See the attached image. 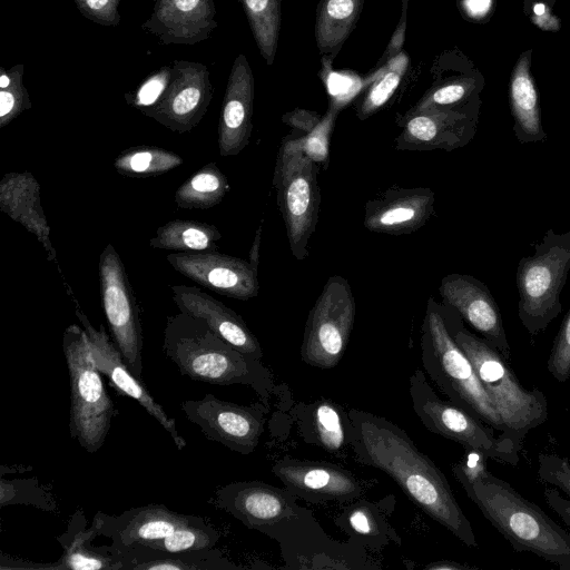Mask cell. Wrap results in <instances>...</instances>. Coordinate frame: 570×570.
Instances as JSON below:
<instances>
[{
    "instance_id": "d6986e66",
    "label": "cell",
    "mask_w": 570,
    "mask_h": 570,
    "mask_svg": "<svg viewBox=\"0 0 570 570\" xmlns=\"http://www.w3.org/2000/svg\"><path fill=\"white\" fill-rule=\"evenodd\" d=\"M433 82L410 109H458L481 100L484 77L460 49L453 48L439 55L431 68Z\"/></svg>"
},
{
    "instance_id": "484cf974",
    "label": "cell",
    "mask_w": 570,
    "mask_h": 570,
    "mask_svg": "<svg viewBox=\"0 0 570 570\" xmlns=\"http://www.w3.org/2000/svg\"><path fill=\"white\" fill-rule=\"evenodd\" d=\"M393 508V497L377 502L357 499L345 507L334 522L355 544L380 550L391 542L401 543L397 532L389 522V513Z\"/></svg>"
},
{
    "instance_id": "44dd1931",
    "label": "cell",
    "mask_w": 570,
    "mask_h": 570,
    "mask_svg": "<svg viewBox=\"0 0 570 570\" xmlns=\"http://www.w3.org/2000/svg\"><path fill=\"white\" fill-rule=\"evenodd\" d=\"M435 194L428 187H391L368 200L364 227L373 233L407 235L423 227L434 215Z\"/></svg>"
},
{
    "instance_id": "6da1fadb",
    "label": "cell",
    "mask_w": 570,
    "mask_h": 570,
    "mask_svg": "<svg viewBox=\"0 0 570 570\" xmlns=\"http://www.w3.org/2000/svg\"><path fill=\"white\" fill-rule=\"evenodd\" d=\"M355 459L389 475L423 512L468 547H476L472 524L444 473L419 450L409 434L386 417L348 410Z\"/></svg>"
},
{
    "instance_id": "ffe728a7",
    "label": "cell",
    "mask_w": 570,
    "mask_h": 570,
    "mask_svg": "<svg viewBox=\"0 0 570 570\" xmlns=\"http://www.w3.org/2000/svg\"><path fill=\"white\" fill-rule=\"evenodd\" d=\"M196 517L176 513L163 504H148L129 509L119 515L97 512L92 521L99 535L111 539L110 546L101 547L114 554L171 534Z\"/></svg>"
},
{
    "instance_id": "e0dca14e",
    "label": "cell",
    "mask_w": 570,
    "mask_h": 570,
    "mask_svg": "<svg viewBox=\"0 0 570 570\" xmlns=\"http://www.w3.org/2000/svg\"><path fill=\"white\" fill-rule=\"evenodd\" d=\"M439 293L445 306L454 309L491 346L511 360L500 308L484 283L471 275L453 273L441 279Z\"/></svg>"
},
{
    "instance_id": "8fae6325",
    "label": "cell",
    "mask_w": 570,
    "mask_h": 570,
    "mask_svg": "<svg viewBox=\"0 0 570 570\" xmlns=\"http://www.w3.org/2000/svg\"><path fill=\"white\" fill-rule=\"evenodd\" d=\"M355 298L347 279L331 276L308 313L301 358L313 367L328 370L342 360L355 320Z\"/></svg>"
},
{
    "instance_id": "8992f818",
    "label": "cell",
    "mask_w": 570,
    "mask_h": 570,
    "mask_svg": "<svg viewBox=\"0 0 570 570\" xmlns=\"http://www.w3.org/2000/svg\"><path fill=\"white\" fill-rule=\"evenodd\" d=\"M297 497L285 487L262 481H236L215 492V504L246 528L276 540L283 553L293 551L322 535L309 510L298 505Z\"/></svg>"
},
{
    "instance_id": "5bb4252c",
    "label": "cell",
    "mask_w": 570,
    "mask_h": 570,
    "mask_svg": "<svg viewBox=\"0 0 570 570\" xmlns=\"http://www.w3.org/2000/svg\"><path fill=\"white\" fill-rule=\"evenodd\" d=\"M481 105L482 101L458 109H409L396 119L402 130L395 138V148L452 151L464 147L476 132Z\"/></svg>"
},
{
    "instance_id": "ab89813d",
    "label": "cell",
    "mask_w": 570,
    "mask_h": 570,
    "mask_svg": "<svg viewBox=\"0 0 570 570\" xmlns=\"http://www.w3.org/2000/svg\"><path fill=\"white\" fill-rule=\"evenodd\" d=\"M538 476L570 498V461L554 453L538 456Z\"/></svg>"
},
{
    "instance_id": "b9f144b4",
    "label": "cell",
    "mask_w": 570,
    "mask_h": 570,
    "mask_svg": "<svg viewBox=\"0 0 570 570\" xmlns=\"http://www.w3.org/2000/svg\"><path fill=\"white\" fill-rule=\"evenodd\" d=\"M495 0H458L462 17L471 22L485 23L494 12Z\"/></svg>"
},
{
    "instance_id": "1f68e13d",
    "label": "cell",
    "mask_w": 570,
    "mask_h": 570,
    "mask_svg": "<svg viewBox=\"0 0 570 570\" xmlns=\"http://www.w3.org/2000/svg\"><path fill=\"white\" fill-rule=\"evenodd\" d=\"M225 174L212 161L185 180L175 193V203L181 209H208L218 205L229 191Z\"/></svg>"
},
{
    "instance_id": "30bf717a",
    "label": "cell",
    "mask_w": 570,
    "mask_h": 570,
    "mask_svg": "<svg viewBox=\"0 0 570 570\" xmlns=\"http://www.w3.org/2000/svg\"><path fill=\"white\" fill-rule=\"evenodd\" d=\"M409 393L414 413L430 432L463 448L476 449L495 461L518 464L521 450L511 440L495 436V430L484 422L451 401L440 399L420 368L409 379Z\"/></svg>"
},
{
    "instance_id": "ee69618b",
    "label": "cell",
    "mask_w": 570,
    "mask_h": 570,
    "mask_svg": "<svg viewBox=\"0 0 570 570\" xmlns=\"http://www.w3.org/2000/svg\"><path fill=\"white\" fill-rule=\"evenodd\" d=\"M322 115L307 109L295 108L282 116V121L303 135L312 132L322 120Z\"/></svg>"
},
{
    "instance_id": "7a4b0ae2",
    "label": "cell",
    "mask_w": 570,
    "mask_h": 570,
    "mask_svg": "<svg viewBox=\"0 0 570 570\" xmlns=\"http://www.w3.org/2000/svg\"><path fill=\"white\" fill-rule=\"evenodd\" d=\"M163 350L194 381L250 386L267 406L275 394L273 374L262 360L239 352L197 317L183 312L168 316Z\"/></svg>"
},
{
    "instance_id": "7402d4cb",
    "label": "cell",
    "mask_w": 570,
    "mask_h": 570,
    "mask_svg": "<svg viewBox=\"0 0 570 570\" xmlns=\"http://www.w3.org/2000/svg\"><path fill=\"white\" fill-rule=\"evenodd\" d=\"M170 288L179 312L202 320L215 335L239 352L263 358L258 340L240 315L196 286L174 285Z\"/></svg>"
},
{
    "instance_id": "4fadbf2b",
    "label": "cell",
    "mask_w": 570,
    "mask_h": 570,
    "mask_svg": "<svg viewBox=\"0 0 570 570\" xmlns=\"http://www.w3.org/2000/svg\"><path fill=\"white\" fill-rule=\"evenodd\" d=\"M180 407L207 439L244 455L257 448L268 412V406L262 400L250 405H239L213 394H206L200 400L184 401Z\"/></svg>"
},
{
    "instance_id": "f546056e",
    "label": "cell",
    "mask_w": 570,
    "mask_h": 570,
    "mask_svg": "<svg viewBox=\"0 0 570 570\" xmlns=\"http://www.w3.org/2000/svg\"><path fill=\"white\" fill-rule=\"evenodd\" d=\"M364 0H320L316 8L315 41L321 56L334 59L354 30Z\"/></svg>"
},
{
    "instance_id": "5b68a950",
    "label": "cell",
    "mask_w": 570,
    "mask_h": 570,
    "mask_svg": "<svg viewBox=\"0 0 570 570\" xmlns=\"http://www.w3.org/2000/svg\"><path fill=\"white\" fill-rule=\"evenodd\" d=\"M420 346L425 373L449 401L503 434L501 419L471 361L451 334L445 305L433 297L428 299Z\"/></svg>"
},
{
    "instance_id": "f907efd6",
    "label": "cell",
    "mask_w": 570,
    "mask_h": 570,
    "mask_svg": "<svg viewBox=\"0 0 570 570\" xmlns=\"http://www.w3.org/2000/svg\"><path fill=\"white\" fill-rule=\"evenodd\" d=\"M175 7L183 12L194 10L200 2V0H174Z\"/></svg>"
},
{
    "instance_id": "603a6c76",
    "label": "cell",
    "mask_w": 570,
    "mask_h": 570,
    "mask_svg": "<svg viewBox=\"0 0 570 570\" xmlns=\"http://www.w3.org/2000/svg\"><path fill=\"white\" fill-rule=\"evenodd\" d=\"M254 78L240 55L227 86L218 126V149L223 157L237 156L247 147L253 130Z\"/></svg>"
},
{
    "instance_id": "3957f363",
    "label": "cell",
    "mask_w": 570,
    "mask_h": 570,
    "mask_svg": "<svg viewBox=\"0 0 570 570\" xmlns=\"http://www.w3.org/2000/svg\"><path fill=\"white\" fill-rule=\"evenodd\" d=\"M460 484L517 552H530L561 570H570V531L559 525L540 507L490 471L474 482Z\"/></svg>"
},
{
    "instance_id": "52a82bcc",
    "label": "cell",
    "mask_w": 570,
    "mask_h": 570,
    "mask_svg": "<svg viewBox=\"0 0 570 570\" xmlns=\"http://www.w3.org/2000/svg\"><path fill=\"white\" fill-rule=\"evenodd\" d=\"M62 350L70 379V435L87 452L95 453L106 441L115 407L85 328L69 325L62 335Z\"/></svg>"
},
{
    "instance_id": "f5cc1de1",
    "label": "cell",
    "mask_w": 570,
    "mask_h": 570,
    "mask_svg": "<svg viewBox=\"0 0 570 570\" xmlns=\"http://www.w3.org/2000/svg\"><path fill=\"white\" fill-rule=\"evenodd\" d=\"M10 82H11V80H10V78L8 76L2 75L0 77V87H1V89L8 88L10 86Z\"/></svg>"
},
{
    "instance_id": "8d00e7d4",
    "label": "cell",
    "mask_w": 570,
    "mask_h": 570,
    "mask_svg": "<svg viewBox=\"0 0 570 570\" xmlns=\"http://www.w3.org/2000/svg\"><path fill=\"white\" fill-rule=\"evenodd\" d=\"M1 508L8 504H30L45 511H55L57 504L50 492L36 478L4 480L1 478Z\"/></svg>"
},
{
    "instance_id": "74e56055",
    "label": "cell",
    "mask_w": 570,
    "mask_h": 570,
    "mask_svg": "<svg viewBox=\"0 0 570 570\" xmlns=\"http://www.w3.org/2000/svg\"><path fill=\"white\" fill-rule=\"evenodd\" d=\"M342 106L337 100H333L315 129L298 137L305 154L324 168L328 165L330 139Z\"/></svg>"
},
{
    "instance_id": "681fc988",
    "label": "cell",
    "mask_w": 570,
    "mask_h": 570,
    "mask_svg": "<svg viewBox=\"0 0 570 570\" xmlns=\"http://www.w3.org/2000/svg\"><path fill=\"white\" fill-rule=\"evenodd\" d=\"M261 238H262V224L258 226L254 242L252 245V248L249 250V264L253 266L254 269L257 271L258 268V261H259V246H261Z\"/></svg>"
},
{
    "instance_id": "d590c367",
    "label": "cell",
    "mask_w": 570,
    "mask_h": 570,
    "mask_svg": "<svg viewBox=\"0 0 570 570\" xmlns=\"http://www.w3.org/2000/svg\"><path fill=\"white\" fill-rule=\"evenodd\" d=\"M219 537L215 527L197 515L194 521L178 528L171 534L141 544L168 552L197 551L214 548Z\"/></svg>"
},
{
    "instance_id": "2e32d148",
    "label": "cell",
    "mask_w": 570,
    "mask_h": 570,
    "mask_svg": "<svg viewBox=\"0 0 570 570\" xmlns=\"http://www.w3.org/2000/svg\"><path fill=\"white\" fill-rule=\"evenodd\" d=\"M166 258L176 272L220 295L240 301L258 295L257 271L245 259L216 250L176 252Z\"/></svg>"
},
{
    "instance_id": "e575fe53",
    "label": "cell",
    "mask_w": 570,
    "mask_h": 570,
    "mask_svg": "<svg viewBox=\"0 0 570 570\" xmlns=\"http://www.w3.org/2000/svg\"><path fill=\"white\" fill-rule=\"evenodd\" d=\"M183 164V158L156 146H136L124 150L114 161L122 176L146 178L165 174Z\"/></svg>"
},
{
    "instance_id": "d4e9b609",
    "label": "cell",
    "mask_w": 570,
    "mask_h": 570,
    "mask_svg": "<svg viewBox=\"0 0 570 570\" xmlns=\"http://www.w3.org/2000/svg\"><path fill=\"white\" fill-rule=\"evenodd\" d=\"M532 49L518 57L509 79V105L513 132L520 144L544 141L539 95L531 73Z\"/></svg>"
},
{
    "instance_id": "60d3db41",
    "label": "cell",
    "mask_w": 570,
    "mask_h": 570,
    "mask_svg": "<svg viewBox=\"0 0 570 570\" xmlns=\"http://www.w3.org/2000/svg\"><path fill=\"white\" fill-rule=\"evenodd\" d=\"M465 456L452 465L455 479L461 482H474L489 473L488 456L473 448H464Z\"/></svg>"
},
{
    "instance_id": "83f0119b",
    "label": "cell",
    "mask_w": 570,
    "mask_h": 570,
    "mask_svg": "<svg viewBox=\"0 0 570 570\" xmlns=\"http://www.w3.org/2000/svg\"><path fill=\"white\" fill-rule=\"evenodd\" d=\"M112 556L121 570H234L239 569L220 550L168 552L137 544Z\"/></svg>"
},
{
    "instance_id": "ba28073f",
    "label": "cell",
    "mask_w": 570,
    "mask_h": 570,
    "mask_svg": "<svg viewBox=\"0 0 570 570\" xmlns=\"http://www.w3.org/2000/svg\"><path fill=\"white\" fill-rule=\"evenodd\" d=\"M534 252L517 267L518 316L533 337L543 332L562 311L561 292L570 272V230L548 229Z\"/></svg>"
},
{
    "instance_id": "cb8c5ba5",
    "label": "cell",
    "mask_w": 570,
    "mask_h": 570,
    "mask_svg": "<svg viewBox=\"0 0 570 570\" xmlns=\"http://www.w3.org/2000/svg\"><path fill=\"white\" fill-rule=\"evenodd\" d=\"M0 210L33 234L47 252L56 258L50 240V228L40 203V185L29 173H7L0 180Z\"/></svg>"
},
{
    "instance_id": "f6af8a7d",
    "label": "cell",
    "mask_w": 570,
    "mask_h": 570,
    "mask_svg": "<svg viewBox=\"0 0 570 570\" xmlns=\"http://www.w3.org/2000/svg\"><path fill=\"white\" fill-rule=\"evenodd\" d=\"M166 80L161 76H156L146 81L137 92L136 105L142 107L154 106L165 89Z\"/></svg>"
},
{
    "instance_id": "d6a6232c",
    "label": "cell",
    "mask_w": 570,
    "mask_h": 570,
    "mask_svg": "<svg viewBox=\"0 0 570 570\" xmlns=\"http://www.w3.org/2000/svg\"><path fill=\"white\" fill-rule=\"evenodd\" d=\"M407 67L409 57L405 51H400L371 75V83L355 106L360 120L367 119L386 105L399 88Z\"/></svg>"
},
{
    "instance_id": "9a60e30c",
    "label": "cell",
    "mask_w": 570,
    "mask_h": 570,
    "mask_svg": "<svg viewBox=\"0 0 570 570\" xmlns=\"http://www.w3.org/2000/svg\"><path fill=\"white\" fill-rule=\"evenodd\" d=\"M272 471L293 494L311 503L353 502L370 488L351 471L325 461L285 456Z\"/></svg>"
},
{
    "instance_id": "836d02e7",
    "label": "cell",
    "mask_w": 570,
    "mask_h": 570,
    "mask_svg": "<svg viewBox=\"0 0 570 570\" xmlns=\"http://www.w3.org/2000/svg\"><path fill=\"white\" fill-rule=\"evenodd\" d=\"M255 41L268 66L277 51L281 23V0H243Z\"/></svg>"
},
{
    "instance_id": "ac0fdd59",
    "label": "cell",
    "mask_w": 570,
    "mask_h": 570,
    "mask_svg": "<svg viewBox=\"0 0 570 570\" xmlns=\"http://www.w3.org/2000/svg\"><path fill=\"white\" fill-rule=\"evenodd\" d=\"M76 315L85 328L96 365L101 374L106 375L110 383L122 394L138 402L149 415L168 432L178 450L186 446V441L178 433L176 422L164 407L151 396L142 380L138 379L128 368L121 353L111 342L104 325L94 327L88 317L76 308Z\"/></svg>"
},
{
    "instance_id": "7dc6e473",
    "label": "cell",
    "mask_w": 570,
    "mask_h": 570,
    "mask_svg": "<svg viewBox=\"0 0 570 570\" xmlns=\"http://www.w3.org/2000/svg\"><path fill=\"white\" fill-rule=\"evenodd\" d=\"M557 0H523V11L529 19L553 13Z\"/></svg>"
},
{
    "instance_id": "4316f807",
    "label": "cell",
    "mask_w": 570,
    "mask_h": 570,
    "mask_svg": "<svg viewBox=\"0 0 570 570\" xmlns=\"http://www.w3.org/2000/svg\"><path fill=\"white\" fill-rule=\"evenodd\" d=\"M293 413L305 442L330 453H340L351 446L348 411L336 402L320 399L307 404L299 403Z\"/></svg>"
},
{
    "instance_id": "816d5d0a",
    "label": "cell",
    "mask_w": 570,
    "mask_h": 570,
    "mask_svg": "<svg viewBox=\"0 0 570 570\" xmlns=\"http://www.w3.org/2000/svg\"><path fill=\"white\" fill-rule=\"evenodd\" d=\"M110 0H86L87 7L91 11H101L109 4Z\"/></svg>"
},
{
    "instance_id": "c3c4849f",
    "label": "cell",
    "mask_w": 570,
    "mask_h": 570,
    "mask_svg": "<svg viewBox=\"0 0 570 570\" xmlns=\"http://www.w3.org/2000/svg\"><path fill=\"white\" fill-rule=\"evenodd\" d=\"M426 570H471L473 567L461 564L452 560L434 561L425 567Z\"/></svg>"
},
{
    "instance_id": "9c48e42d",
    "label": "cell",
    "mask_w": 570,
    "mask_h": 570,
    "mask_svg": "<svg viewBox=\"0 0 570 570\" xmlns=\"http://www.w3.org/2000/svg\"><path fill=\"white\" fill-rule=\"evenodd\" d=\"M320 165L302 148L298 137L287 136L279 147L273 176L277 206L283 217L289 249L303 261L318 222L321 190Z\"/></svg>"
},
{
    "instance_id": "f1b7e54d",
    "label": "cell",
    "mask_w": 570,
    "mask_h": 570,
    "mask_svg": "<svg viewBox=\"0 0 570 570\" xmlns=\"http://www.w3.org/2000/svg\"><path fill=\"white\" fill-rule=\"evenodd\" d=\"M87 521L81 509L71 517L67 531L57 538L63 548V553L56 562L50 563L53 570H121V564L115 556L102 547H94L92 540L99 535L98 528L92 521L87 529Z\"/></svg>"
},
{
    "instance_id": "7c38bea8",
    "label": "cell",
    "mask_w": 570,
    "mask_h": 570,
    "mask_svg": "<svg viewBox=\"0 0 570 570\" xmlns=\"http://www.w3.org/2000/svg\"><path fill=\"white\" fill-rule=\"evenodd\" d=\"M99 283L104 312L112 341L128 368L142 380V328L139 308L124 263L111 244L99 256Z\"/></svg>"
},
{
    "instance_id": "4dcf8cb0",
    "label": "cell",
    "mask_w": 570,
    "mask_h": 570,
    "mask_svg": "<svg viewBox=\"0 0 570 570\" xmlns=\"http://www.w3.org/2000/svg\"><path fill=\"white\" fill-rule=\"evenodd\" d=\"M222 238L216 226L189 219H173L159 226L149 240L153 248L175 252L216 250Z\"/></svg>"
},
{
    "instance_id": "277c9868",
    "label": "cell",
    "mask_w": 570,
    "mask_h": 570,
    "mask_svg": "<svg viewBox=\"0 0 570 570\" xmlns=\"http://www.w3.org/2000/svg\"><path fill=\"white\" fill-rule=\"evenodd\" d=\"M445 307L451 334L471 361L504 426L500 435L511 440L521 450L527 434L547 421L548 402L544 393L538 387L524 389L512 371L510 361L483 337L470 332L454 309Z\"/></svg>"
},
{
    "instance_id": "7bdbcfd3",
    "label": "cell",
    "mask_w": 570,
    "mask_h": 570,
    "mask_svg": "<svg viewBox=\"0 0 570 570\" xmlns=\"http://www.w3.org/2000/svg\"><path fill=\"white\" fill-rule=\"evenodd\" d=\"M29 104L20 91L6 90L0 91V127H4Z\"/></svg>"
},
{
    "instance_id": "f35d334b",
    "label": "cell",
    "mask_w": 570,
    "mask_h": 570,
    "mask_svg": "<svg viewBox=\"0 0 570 570\" xmlns=\"http://www.w3.org/2000/svg\"><path fill=\"white\" fill-rule=\"evenodd\" d=\"M547 368L559 383H566L570 379V307L553 341Z\"/></svg>"
},
{
    "instance_id": "bcb514c9",
    "label": "cell",
    "mask_w": 570,
    "mask_h": 570,
    "mask_svg": "<svg viewBox=\"0 0 570 570\" xmlns=\"http://www.w3.org/2000/svg\"><path fill=\"white\" fill-rule=\"evenodd\" d=\"M543 497L549 508L557 513L570 531V498L562 497L554 487L546 488Z\"/></svg>"
}]
</instances>
